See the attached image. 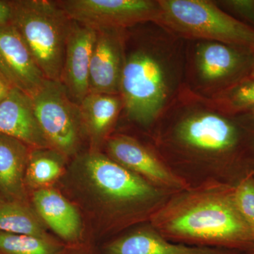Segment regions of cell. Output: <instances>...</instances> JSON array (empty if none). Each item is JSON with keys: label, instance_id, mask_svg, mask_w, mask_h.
Instances as JSON below:
<instances>
[{"label": "cell", "instance_id": "cell-1", "mask_svg": "<svg viewBox=\"0 0 254 254\" xmlns=\"http://www.w3.org/2000/svg\"><path fill=\"white\" fill-rule=\"evenodd\" d=\"M145 136L188 189L235 187L254 175V113H230L185 84Z\"/></svg>", "mask_w": 254, "mask_h": 254}, {"label": "cell", "instance_id": "cell-2", "mask_svg": "<svg viewBox=\"0 0 254 254\" xmlns=\"http://www.w3.org/2000/svg\"><path fill=\"white\" fill-rule=\"evenodd\" d=\"M186 41L158 23L127 50L120 95L128 123L145 135L185 84Z\"/></svg>", "mask_w": 254, "mask_h": 254}, {"label": "cell", "instance_id": "cell-3", "mask_svg": "<svg viewBox=\"0 0 254 254\" xmlns=\"http://www.w3.org/2000/svg\"><path fill=\"white\" fill-rule=\"evenodd\" d=\"M235 187L211 186L174 193L150 220L175 243L245 252L254 242L239 213Z\"/></svg>", "mask_w": 254, "mask_h": 254}, {"label": "cell", "instance_id": "cell-4", "mask_svg": "<svg viewBox=\"0 0 254 254\" xmlns=\"http://www.w3.org/2000/svg\"><path fill=\"white\" fill-rule=\"evenodd\" d=\"M75 165L88 191L96 198L103 233L113 237L150 222L173 194L128 171L99 150L80 155Z\"/></svg>", "mask_w": 254, "mask_h": 254}, {"label": "cell", "instance_id": "cell-5", "mask_svg": "<svg viewBox=\"0 0 254 254\" xmlns=\"http://www.w3.org/2000/svg\"><path fill=\"white\" fill-rule=\"evenodd\" d=\"M11 24L23 38L47 79L60 81L73 21L58 1H11Z\"/></svg>", "mask_w": 254, "mask_h": 254}, {"label": "cell", "instance_id": "cell-6", "mask_svg": "<svg viewBox=\"0 0 254 254\" xmlns=\"http://www.w3.org/2000/svg\"><path fill=\"white\" fill-rule=\"evenodd\" d=\"M158 22L185 41L221 42L250 48L254 28L210 0H158Z\"/></svg>", "mask_w": 254, "mask_h": 254}, {"label": "cell", "instance_id": "cell-7", "mask_svg": "<svg viewBox=\"0 0 254 254\" xmlns=\"http://www.w3.org/2000/svg\"><path fill=\"white\" fill-rule=\"evenodd\" d=\"M254 67L250 48L221 42L186 41L185 85L213 98L246 78Z\"/></svg>", "mask_w": 254, "mask_h": 254}, {"label": "cell", "instance_id": "cell-8", "mask_svg": "<svg viewBox=\"0 0 254 254\" xmlns=\"http://www.w3.org/2000/svg\"><path fill=\"white\" fill-rule=\"evenodd\" d=\"M35 113L47 141L65 157L78 151L86 134L79 105L60 81L46 79L32 97Z\"/></svg>", "mask_w": 254, "mask_h": 254}, {"label": "cell", "instance_id": "cell-9", "mask_svg": "<svg viewBox=\"0 0 254 254\" xmlns=\"http://www.w3.org/2000/svg\"><path fill=\"white\" fill-rule=\"evenodd\" d=\"M71 21L93 28L125 30L158 21V0H64L58 1Z\"/></svg>", "mask_w": 254, "mask_h": 254}, {"label": "cell", "instance_id": "cell-10", "mask_svg": "<svg viewBox=\"0 0 254 254\" xmlns=\"http://www.w3.org/2000/svg\"><path fill=\"white\" fill-rule=\"evenodd\" d=\"M105 146V154L113 161L153 186L171 193L188 189L172 173L147 140L117 133L110 136Z\"/></svg>", "mask_w": 254, "mask_h": 254}, {"label": "cell", "instance_id": "cell-11", "mask_svg": "<svg viewBox=\"0 0 254 254\" xmlns=\"http://www.w3.org/2000/svg\"><path fill=\"white\" fill-rule=\"evenodd\" d=\"M0 76L31 98L47 79L11 23L0 27Z\"/></svg>", "mask_w": 254, "mask_h": 254}, {"label": "cell", "instance_id": "cell-12", "mask_svg": "<svg viewBox=\"0 0 254 254\" xmlns=\"http://www.w3.org/2000/svg\"><path fill=\"white\" fill-rule=\"evenodd\" d=\"M100 252L102 254H242L238 251L170 242L150 222L136 225L110 239Z\"/></svg>", "mask_w": 254, "mask_h": 254}, {"label": "cell", "instance_id": "cell-13", "mask_svg": "<svg viewBox=\"0 0 254 254\" xmlns=\"http://www.w3.org/2000/svg\"><path fill=\"white\" fill-rule=\"evenodd\" d=\"M125 30L97 31L89 72V93L120 95L125 62Z\"/></svg>", "mask_w": 254, "mask_h": 254}, {"label": "cell", "instance_id": "cell-14", "mask_svg": "<svg viewBox=\"0 0 254 254\" xmlns=\"http://www.w3.org/2000/svg\"><path fill=\"white\" fill-rule=\"evenodd\" d=\"M96 36L97 31L93 28L73 21L60 81L78 105L89 93L90 64Z\"/></svg>", "mask_w": 254, "mask_h": 254}, {"label": "cell", "instance_id": "cell-15", "mask_svg": "<svg viewBox=\"0 0 254 254\" xmlns=\"http://www.w3.org/2000/svg\"><path fill=\"white\" fill-rule=\"evenodd\" d=\"M0 134L31 148H52L36 118L33 99L17 88H11L0 102Z\"/></svg>", "mask_w": 254, "mask_h": 254}, {"label": "cell", "instance_id": "cell-16", "mask_svg": "<svg viewBox=\"0 0 254 254\" xmlns=\"http://www.w3.org/2000/svg\"><path fill=\"white\" fill-rule=\"evenodd\" d=\"M35 210L40 218L68 246L79 245L81 219L77 209L61 193L52 189L34 192Z\"/></svg>", "mask_w": 254, "mask_h": 254}, {"label": "cell", "instance_id": "cell-17", "mask_svg": "<svg viewBox=\"0 0 254 254\" xmlns=\"http://www.w3.org/2000/svg\"><path fill=\"white\" fill-rule=\"evenodd\" d=\"M85 133L93 150H99L113 133L123 102L120 95L89 93L79 104Z\"/></svg>", "mask_w": 254, "mask_h": 254}, {"label": "cell", "instance_id": "cell-18", "mask_svg": "<svg viewBox=\"0 0 254 254\" xmlns=\"http://www.w3.org/2000/svg\"><path fill=\"white\" fill-rule=\"evenodd\" d=\"M30 152L23 142L0 134V192L9 200L22 199Z\"/></svg>", "mask_w": 254, "mask_h": 254}, {"label": "cell", "instance_id": "cell-19", "mask_svg": "<svg viewBox=\"0 0 254 254\" xmlns=\"http://www.w3.org/2000/svg\"><path fill=\"white\" fill-rule=\"evenodd\" d=\"M44 222L36 210L21 200L0 202V232L48 238Z\"/></svg>", "mask_w": 254, "mask_h": 254}, {"label": "cell", "instance_id": "cell-20", "mask_svg": "<svg viewBox=\"0 0 254 254\" xmlns=\"http://www.w3.org/2000/svg\"><path fill=\"white\" fill-rule=\"evenodd\" d=\"M64 157L53 148H32L25 174L26 180L35 187L55 181L63 173Z\"/></svg>", "mask_w": 254, "mask_h": 254}, {"label": "cell", "instance_id": "cell-21", "mask_svg": "<svg viewBox=\"0 0 254 254\" xmlns=\"http://www.w3.org/2000/svg\"><path fill=\"white\" fill-rule=\"evenodd\" d=\"M64 247L52 237L0 232V254H61Z\"/></svg>", "mask_w": 254, "mask_h": 254}, {"label": "cell", "instance_id": "cell-22", "mask_svg": "<svg viewBox=\"0 0 254 254\" xmlns=\"http://www.w3.org/2000/svg\"><path fill=\"white\" fill-rule=\"evenodd\" d=\"M211 98L230 113H254V78H246Z\"/></svg>", "mask_w": 254, "mask_h": 254}, {"label": "cell", "instance_id": "cell-23", "mask_svg": "<svg viewBox=\"0 0 254 254\" xmlns=\"http://www.w3.org/2000/svg\"><path fill=\"white\" fill-rule=\"evenodd\" d=\"M234 198L237 210L247 224L254 242V175L247 177L235 187Z\"/></svg>", "mask_w": 254, "mask_h": 254}, {"label": "cell", "instance_id": "cell-24", "mask_svg": "<svg viewBox=\"0 0 254 254\" xmlns=\"http://www.w3.org/2000/svg\"><path fill=\"white\" fill-rule=\"evenodd\" d=\"M218 6H221L234 14L249 21L254 28V0H225L215 1Z\"/></svg>", "mask_w": 254, "mask_h": 254}, {"label": "cell", "instance_id": "cell-25", "mask_svg": "<svg viewBox=\"0 0 254 254\" xmlns=\"http://www.w3.org/2000/svg\"><path fill=\"white\" fill-rule=\"evenodd\" d=\"M13 17L11 1L0 0V27L11 23Z\"/></svg>", "mask_w": 254, "mask_h": 254}, {"label": "cell", "instance_id": "cell-26", "mask_svg": "<svg viewBox=\"0 0 254 254\" xmlns=\"http://www.w3.org/2000/svg\"><path fill=\"white\" fill-rule=\"evenodd\" d=\"M61 254H102L90 246L79 245L68 246L64 247Z\"/></svg>", "mask_w": 254, "mask_h": 254}, {"label": "cell", "instance_id": "cell-27", "mask_svg": "<svg viewBox=\"0 0 254 254\" xmlns=\"http://www.w3.org/2000/svg\"><path fill=\"white\" fill-rule=\"evenodd\" d=\"M11 87L0 76V102L8 95Z\"/></svg>", "mask_w": 254, "mask_h": 254}, {"label": "cell", "instance_id": "cell-28", "mask_svg": "<svg viewBox=\"0 0 254 254\" xmlns=\"http://www.w3.org/2000/svg\"><path fill=\"white\" fill-rule=\"evenodd\" d=\"M242 254H254V245L249 249V250L245 251Z\"/></svg>", "mask_w": 254, "mask_h": 254}, {"label": "cell", "instance_id": "cell-29", "mask_svg": "<svg viewBox=\"0 0 254 254\" xmlns=\"http://www.w3.org/2000/svg\"><path fill=\"white\" fill-rule=\"evenodd\" d=\"M250 50H251V51H252V53H253V54L254 55V41L253 44H252V46H251V47H250Z\"/></svg>", "mask_w": 254, "mask_h": 254}, {"label": "cell", "instance_id": "cell-30", "mask_svg": "<svg viewBox=\"0 0 254 254\" xmlns=\"http://www.w3.org/2000/svg\"><path fill=\"white\" fill-rule=\"evenodd\" d=\"M250 77L254 78V67L253 70H252V73H251Z\"/></svg>", "mask_w": 254, "mask_h": 254}, {"label": "cell", "instance_id": "cell-31", "mask_svg": "<svg viewBox=\"0 0 254 254\" xmlns=\"http://www.w3.org/2000/svg\"></svg>", "mask_w": 254, "mask_h": 254}]
</instances>
